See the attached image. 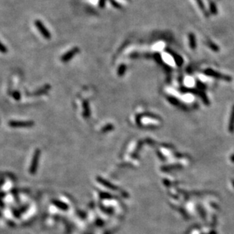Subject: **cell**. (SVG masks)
Returning a JSON list of instances; mask_svg holds the SVG:
<instances>
[{
	"mask_svg": "<svg viewBox=\"0 0 234 234\" xmlns=\"http://www.w3.org/2000/svg\"><path fill=\"white\" fill-rule=\"evenodd\" d=\"M35 26L37 27V30L40 31V33L42 34V36L47 40H50L51 38V34L47 30V28L44 26V24H43V22L40 20H37L35 21Z\"/></svg>",
	"mask_w": 234,
	"mask_h": 234,
	"instance_id": "obj_3",
	"label": "cell"
},
{
	"mask_svg": "<svg viewBox=\"0 0 234 234\" xmlns=\"http://www.w3.org/2000/svg\"><path fill=\"white\" fill-rule=\"evenodd\" d=\"M210 9H211V12L214 15H216L217 14V7H216V5L214 3V2H211V5H210Z\"/></svg>",
	"mask_w": 234,
	"mask_h": 234,
	"instance_id": "obj_11",
	"label": "cell"
},
{
	"mask_svg": "<svg viewBox=\"0 0 234 234\" xmlns=\"http://www.w3.org/2000/svg\"><path fill=\"white\" fill-rule=\"evenodd\" d=\"M196 1H197V2H198V6H199L200 8H201V9L202 10V11H204V12H205V7H204V5H203V3H202V2H201V0H196Z\"/></svg>",
	"mask_w": 234,
	"mask_h": 234,
	"instance_id": "obj_15",
	"label": "cell"
},
{
	"mask_svg": "<svg viewBox=\"0 0 234 234\" xmlns=\"http://www.w3.org/2000/svg\"><path fill=\"white\" fill-rule=\"evenodd\" d=\"M41 150L38 149H36V151L34 152L33 158H32V161H31V166H30L29 168V172L31 174H34L35 173L37 172L39 161H40V157H41Z\"/></svg>",
	"mask_w": 234,
	"mask_h": 234,
	"instance_id": "obj_1",
	"label": "cell"
},
{
	"mask_svg": "<svg viewBox=\"0 0 234 234\" xmlns=\"http://www.w3.org/2000/svg\"><path fill=\"white\" fill-rule=\"evenodd\" d=\"M7 51H8V50H7L6 46L0 41V52H2V53H6V52H7Z\"/></svg>",
	"mask_w": 234,
	"mask_h": 234,
	"instance_id": "obj_13",
	"label": "cell"
},
{
	"mask_svg": "<svg viewBox=\"0 0 234 234\" xmlns=\"http://www.w3.org/2000/svg\"><path fill=\"white\" fill-rule=\"evenodd\" d=\"M189 40L190 47L191 48V49H195L196 47V37H195L193 33H189Z\"/></svg>",
	"mask_w": 234,
	"mask_h": 234,
	"instance_id": "obj_7",
	"label": "cell"
},
{
	"mask_svg": "<svg viewBox=\"0 0 234 234\" xmlns=\"http://www.w3.org/2000/svg\"><path fill=\"white\" fill-rule=\"evenodd\" d=\"M8 125L12 128H28L34 125V121H12L8 123Z\"/></svg>",
	"mask_w": 234,
	"mask_h": 234,
	"instance_id": "obj_2",
	"label": "cell"
},
{
	"mask_svg": "<svg viewBox=\"0 0 234 234\" xmlns=\"http://www.w3.org/2000/svg\"><path fill=\"white\" fill-rule=\"evenodd\" d=\"M83 107L85 108V111H84V114H85V117H89L90 115V110H89V105H88V102L85 101L83 103Z\"/></svg>",
	"mask_w": 234,
	"mask_h": 234,
	"instance_id": "obj_9",
	"label": "cell"
},
{
	"mask_svg": "<svg viewBox=\"0 0 234 234\" xmlns=\"http://www.w3.org/2000/svg\"><path fill=\"white\" fill-rule=\"evenodd\" d=\"M229 130L230 132L234 131V106L232 108V111H231V115H230V123H229Z\"/></svg>",
	"mask_w": 234,
	"mask_h": 234,
	"instance_id": "obj_6",
	"label": "cell"
},
{
	"mask_svg": "<svg viewBox=\"0 0 234 234\" xmlns=\"http://www.w3.org/2000/svg\"><path fill=\"white\" fill-rule=\"evenodd\" d=\"M52 203L56 207L59 208H61V209H66V208H67V206H66V204L62 203V201H58V200H52Z\"/></svg>",
	"mask_w": 234,
	"mask_h": 234,
	"instance_id": "obj_8",
	"label": "cell"
},
{
	"mask_svg": "<svg viewBox=\"0 0 234 234\" xmlns=\"http://www.w3.org/2000/svg\"><path fill=\"white\" fill-rule=\"evenodd\" d=\"M207 45H208L209 47L211 49H212L214 51H218L219 50L218 46H217L216 44H214V43H213L211 41H207Z\"/></svg>",
	"mask_w": 234,
	"mask_h": 234,
	"instance_id": "obj_10",
	"label": "cell"
},
{
	"mask_svg": "<svg viewBox=\"0 0 234 234\" xmlns=\"http://www.w3.org/2000/svg\"><path fill=\"white\" fill-rule=\"evenodd\" d=\"M126 65H121L119 67V69L118 71V74L119 76H122V74H124V73H125V71H126Z\"/></svg>",
	"mask_w": 234,
	"mask_h": 234,
	"instance_id": "obj_12",
	"label": "cell"
},
{
	"mask_svg": "<svg viewBox=\"0 0 234 234\" xmlns=\"http://www.w3.org/2000/svg\"><path fill=\"white\" fill-rule=\"evenodd\" d=\"M13 97L15 99L19 100L21 99V95H20V93L18 92H15L13 93Z\"/></svg>",
	"mask_w": 234,
	"mask_h": 234,
	"instance_id": "obj_14",
	"label": "cell"
},
{
	"mask_svg": "<svg viewBox=\"0 0 234 234\" xmlns=\"http://www.w3.org/2000/svg\"><path fill=\"white\" fill-rule=\"evenodd\" d=\"M78 52H79V49L78 48V47H75V48H73L72 49L69 50L68 52H66L64 56H62V57H61V61H62V62H69L70 60L72 59L74 56L78 53Z\"/></svg>",
	"mask_w": 234,
	"mask_h": 234,
	"instance_id": "obj_5",
	"label": "cell"
},
{
	"mask_svg": "<svg viewBox=\"0 0 234 234\" xmlns=\"http://www.w3.org/2000/svg\"><path fill=\"white\" fill-rule=\"evenodd\" d=\"M205 74L208 75V76H211V77H215V78L217 79H221V80H224L226 81H232V78L229 76H226V75H224L222 74L217 73V71H213L211 69H207L205 71Z\"/></svg>",
	"mask_w": 234,
	"mask_h": 234,
	"instance_id": "obj_4",
	"label": "cell"
}]
</instances>
